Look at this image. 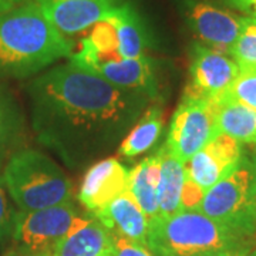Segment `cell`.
Listing matches in <instances>:
<instances>
[{
    "mask_svg": "<svg viewBox=\"0 0 256 256\" xmlns=\"http://www.w3.org/2000/svg\"><path fill=\"white\" fill-rule=\"evenodd\" d=\"M242 154L244 146L240 142L225 134H218L185 162V178L206 194L234 170Z\"/></svg>",
    "mask_w": 256,
    "mask_h": 256,
    "instance_id": "obj_11",
    "label": "cell"
},
{
    "mask_svg": "<svg viewBox=\"0 0 256 256\" xmlns=\"http://www.w3.org/2000/svg\"><path fill=\"white\" fill-rule=\"evenodd\" d=\"M215 101L216 127L220 134L244 144L256 142V110L228 96H220Z\"/></svg>",
    "mask_w": 256,
    "mask_h": 256,
    "instance_id": "obj_18",
    "label": "cell"
},
{
    "mask_svg": "<svg viewBox=\"0 0 256 256\" xmlns=\"http://www.w3.org/2000/svg\"><path fill=\"white\" fill-rule=\"evenodd\" d=\"M239 72V66L228 53L195 42L191 47V82L185 92L208 100H216L230 88Z\"/></svg>",
    "mask_w": 256,
    "mask_h": 256,
    "instance_id": "obj_9",
    "label": "cell"
},
{
    "mask_svg": "<svg viewBox=\"0 0 256 256\" xmlns=\"http://www.w3.org/2000/svg\"><path fill=\"white\" fill-rule=\"evenodd\" d=\"M4 184L0 181V244H6L13 236L14 216L16 212L13 210L8 200V194L4 191Z\"/></svg>",
    "mask_w": 256,
    "mask_h": 256,
    "instance_id": "obj_24",
    "label": "cell"
},
{
    "mask_svg": "<svg viewBox=\"0 0 256 256\" xmlns=\"http://www.w3.org/2000/svg\"><path fill=\"white\" fill-rule=\"evenodd\" d=\"M63 36H73L96 26L126 0H32Z\"/></svg>",
    "mask_w": 256,
    "mask_h": 256,
    "instance_id": "obj_10",
    "label": "cell"
},
{
    "mask_svg": "<svg viewBox=\"0 0 256 256\" xmlns=\"http://www.w3.org/2000/svg\"><path fill=\"white\" fill-rule=\"evenodd\" d=\"M3 184L18 210L33 212L72 202L73 185L62 166L46 154L24 148L3 168Z\"/></svg>",
    "mask_w": 256,
    "mask_h": 256,
    "instance_id": "obj_4",
    "label": "cell"
},
{
    "mask_svg": "<svg viewBox=\"0 0 256 256\" xmlns=\"http://www.w3.org/2000/svg\"><path fill=\"white\" fill-rule=\"evenodd\" d=\"M164 130V112L160 106L146 108L142 116L128 131L120 144V154L126 158H136L151 150L158 142Z\"/></svg>",
    "mask_w": 256,
    "mask_h": 256,
    "instance_id": "obj_20",
    "label": "cell"
},
{
    "mask_svg": "<svg viewBox=\"0 0 256 256\" xmlns=\"http://www.w3.org/2000/svg\"><path fill=\"white\" fill-rule=\"evenodd\" d=\"M72 54L67 37L43 16L34 2L0 14V77L28 78Z\"/></svg>",
    "mask_w": 256,
    "mask_h": 256,
    "instance_id": "obj_2",
    "label": "cell"
},
{
    "mask_svg": "<svg viewBox=\"0 0 256 256\" xmlns=\"http://www.w3.org/2000/svg\"><path fill=\"white\" fill-rule=\"evenodd\" d=\"M111 248L110 230L87 212L82 222L54 248L53 256H111Z\"/></svg>",
    "mask_w": 256,
    "mask_h": 256,
    "instance_id": "obj_16",
    "label": "cell"
},
{
    "mask_svg": "<svg viewBox=\"0 0 256 256\" xmlns=\"http://www.w3.org/2000/svg\"><path fill=\"white\" fill-rule=\"evenodd\" d=\"M242 256H256V246H252L248 252H245Z\"/></svg>",
    "mask_w": 256,
    "mask_h": 256,
    "instance_id": "obj_30",
    "label": "cell"
},
{
    "mask_svg": "<svg viewBox=\"0 0 256 256\" xmlns=\"http://www.w3.org/2000/svg\"><path fill=\"white\" fill-rule=\"evenodd\" d=\"M254 238L200 210H181L156 220L148 229V248L156 256H202L220 250L246 252Z\"/></svg>",
    "mask_w": 256,
    "mask_h": 256,
    "instance_id": "obj_3",
    "label": "cell"
},
{
    "mask_svg": "<svg viewBox=\"0 0 256 256\" xmlns=\"http://www.w3.org/2000/svg\"><path fill=\"white\" fill-rule=\"evenodd\" d=\"M176 3L198 43L228 53L240 32L242 16L210 0H176Z\"/></svg>",
    "mask_w": 256,
    "mask_h": 256,
    "instance_id": "obj_8",
    "label": "cell"
},
{
    "mask_svg": "<svg viewBox=\"0 0 256 256\" xmlns=\"http://www.w3.org/2000/svg\"><path fill=\"white\" fill-rule=\"evenodd\" d=\"M158 185H160V154L146 156L130 170L128 192L146 214L148 222L158 220Z\"/></svg>",
    "mask_w": 256,
    "mask_h": 256,
    "instance_id": "obj_19",
    "label": "cell"
},
{
    "mask_svg": "<svg viewBox=\"0 0 256 256\" xmlns=\"http://www.w3.org/2000/svg\"><path fill=\"white\" fill-rule=\"evenodd\" d=\"M228 54L236 62L239 70H256V18L242 16L240 32Z\"/></svg>",
    "mask_w": 256,
    "mask_h": 256,
    "instance_id": "obj_22",
    "label": "cell"
},
{
    "mask_svg": "<svg viewBox=\"0 0 256 256\" xmlns=\"http://www.w3.org/2000/svg\"><path fill=\"white\" fill-rule=\"evenodd\" d=\"M218 134L215 101L184 92L170 124L166 148L185 164Z\"/></svg>",
    "mask_w": 256,
    "mask_h": 256,
    "instance_id": "obj_6",
    "label": "cell"
},
{
    "mask_svg": "<svg viewBox=\"0 0 256 256\" xmlns=\"http://www.w3.org/2000/svg\"><path fill=\"white\" fill-rule=\"evenodd\" d=\"M130 170L116 158H104L92 164L82 178L78 201L90 214L108 205L128 191Z\"/></svg>",
    "mask_w": 256,
    "mask_h": 256,
    "instance_id": "obj_13",
    "label": "cell"
},
{
    "mask_svg": "<svg viewBox=\"0 0 256 256\" xmlns=\"http://www.w3.org/2000/svg\"><path fill=\"white\" fill-rule=\"evenodd\" d=\"M86 214L77 210L73 202L33 212L18 210L12 239L16 245L32 250L53 252L54 248L82 222Z\"/></svg>",
    "mask_w": 256,
    "mask_h": 256,
    "instance_id": "obj_7",
    "label": "cell"
},
{
    "mask_svg": "<svg viewBox=\"0 0 256 256\" xmlns=\"http://www.w3.org/2000/svg\"><path fill=\"white\" fill-rule=\"evenodd\" d=\"M28 94L37 141L72 170L120 146L151 101L72 60L32 80Z\"/></svg>",
    "mask_w": 256,
    "mask_h": 256,
    "instance_id": "obj_1",
    "label": "cell"
},
{
    "mask_svg": "<svg viewBox=\"0 0 256 256\" xmlns=\"http://www.w3.org/2000/svg\"><path fill=\"white\" fill-rule=\"evenodd\" d=\"M101 76L111 84L132 92H144L151 100L158 96V84L154 70V60L148 56L140 58H87L73 60Z\"/></svg>",
    "mask_w": 256,
    "mask_h": 256,
    "instance_id": "obj_12",
    "label": "cell"
},
{
    "mask_svg": "<svg viewBox=\"0 0 256 256\" xmlns=\"http://www.w3.org/2000/svg\"><path fill=\"white\" fill-rule=\"evenodd\" d=\"M12 8H14V4L12 2H9V0H0V14L2 13H6Z\"/></svg>",
    "mask_w": 256,
    "mask_h": 256,
    "instance_id": "obj_29",
    "label": "cell"
},
{
    "mask_svg": "<svg viewBox=\"0 0 256 256\" xmlns=\"http://www.w3.org/2000/svg\"><path fill=\"white\" fill-rule=\"evenodd\" d=\"M9 2H12L13 4H16V3H22L23 0H9Z\"/></svg>",
    "mask_w": 256,
    "mask_h": 256,
    "instance_id": "obj_31",
    "label": "cell"
},
{
    "mask_svg": "<svg viewBox=\"0 0 256 256\" xmlns=\"http://www.w3.org/2000/svg\"><path fill=\"white\" fill-rule=\"evenodd\" d=\"M106 18L112 28L117 57L140 58L146 56L150 34L138 10L130 2H124Z\"/></svg>",
    "mask_w": 256,
    "mask_h": 256,
    "instance_id": "obj_15",
    "label": "cell"
},
{
    "mask_svg": "<svg viewBox=\"0 0 256 256\" xmlns=\"http://www.w3.org/2000/svg\"><path fill=\"white\" fill-rule=\"evenodd\" d=\"M23 116L18 104L3 88H0V165L18 151L16 146L23 137Z\"/></svg>",
    "mask_w": 256,
    "mask_h": 256,
    "instance_id": "obj_21",
    "label": "cell"
},
{
    "mask_svg": "<svg viewBox=\"0 0 256 256\" xmlns=\"http://www.w3.org/2000/svg\"><path fill=\"white\" fill-rule=\"evenodd\" d=\"M248 252V250H246ZM245 252H235V250H220V252H212L202 256H242Z\"/></svg>",
    "mask_w": 256,
    "mask_h": 256,
    "instance_id": "obj_28",
    "label": "cell"
},
{
    "mask_svg": "<svg viewBox=\"0 0 256 256\" xmlns=\"http://www.w3.org/2000/svg\"><path fill=\"white\" fill-rule=\"evenodd\" d=\"M220 2L229 9L236 10L248 18H256V0H220Z\"/></svg>",
    "mask_w": 256,
    "mask_h": 256,
    "instance_id": "obj_26",
    "label": "cell"
},
{
    "mask_svg": "<svg viewBox=\"0 0 256 256\" xmlns=\"http://www.w3.org/2000/svg\"><path fill=\"white\" fill-rule=\"evenodd\" d=\"M111 234V256H156L151 249L146 245H141L136 240L120 236L117 234Z\"/></svg>",
    "mask_w": 256,
    "mask_h": 256,
    "instance_id": "obj_25",
    "label": "cell"
},
{
    "mask_svg": "<svg viewBox=\"0 0 256 256\" xmlns=\"http://www.w3.org/2000/svg\"><path fill=\"white\" fill-rule=\"evenodd\" d=\"M254 146H255V154H256V142H255V144H254Z\"/></svg>",
    "mask_w": 256,
    "mask_h": 256,
    "instance_id": "obj_32",
    "label": "cell"
},
{
    "mask_svg": "<svg viewBox=\"0 0 256 256\" xmlns=\"http://www.w3.org/2000/svg\"><path fill=\"white\" fill-rule=\"evenodd\" d=\"M3 256H53V252H38V250H32L28 248L14 245L9 248Z\"/></svg>",
    "mask_w": 256,
    "mask_h": 256,
    "instance_id": "obj_27",
    "label": "cell"
},
{
    "mask_svg": "<svg viewBox=\"0 0 256 256\" xmlns=\"http://www.w3.org/2000/svg\"><path fill=\"white\" fill-rule=\"evenodd\" d=\"M160 154V185H158V220L170 218L181 212V194L185 181V164L166 148Z\"/></svg>",
    "mask_w": 256,
    "mask_h": 256,
    "instance_id": "obj_17",
    "label": "cell"
},
{
    "mask_svg": "<svg viewBox=\"0 0 256 256\" xmlns=\"http://www.w3.org/2000/svg\"><path fill=\"white\" fill-rule=\"evenodd\" d=\"M222 96H228L256 110V70H240L230 88Z\"/></svg>",
    "mask_w": 256,
    "mask_h": 256,
    "instance_id": "obj_23",
    "label": "cell"
},
{
    "mask_svg": "<svg viewBox=\"0 0 256 256\" xmlns=\"http://www.w3.org/2000/svg\"><path fill=\"white\" fill-rule=\"evenodd\" d=\"M200 212L254 238L256 235V154L245 151L234 170L205 194Z\"/></svg>",
    "mask_w": 256,
    "mask_h": 256,
    "instance_id": "obj_5",
    "label": "cell"
},
{
    "mask_svg": "<svg viewBox=\"0 0 256 256\" xmlns=\"http://www.w3.org/2000/svg\"><path fill=\"white\" fill-rule=\"evenodd\" d=\"M92 215L112 234L148 246L150 222L128 191Z\"/></svg>",
    "mask_w": 256,
    "mask_h": 256,
    "instance_id": "obj_14",
    "label": "cell"
}]
</instances>
